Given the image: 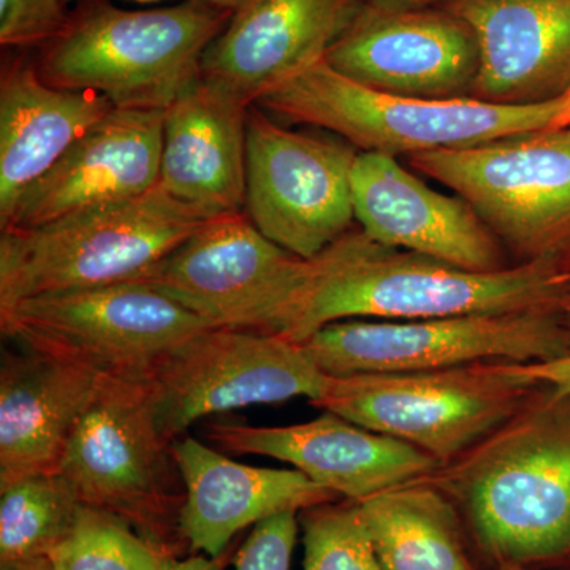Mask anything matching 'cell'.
Returning <instances> with one entry per match:
<instances>
[{"label":"cell","instance_id":"6da1fadb","mask_svg":"<svg viewBox=\"0 0 570 570\" xmlns=\"http://www.w3.org/2000/svg\"><path fill=\"white\" fill-rule=\"evenodd\" d=\"M501 566L570 554V396L539 385L489 436L423 478Z\"/></svg>","mask_w":570,"mask_h":570},{"label":"cell","instance_id":"7a4b0ae2","mask_svg":"<svg viewBox=\"0 0 570 570\" xmlns=\"http://www.w3.org/2000/svg\"><path fill=\"white\" fill-rule=\"evenodd\" d=\"M564 261L521 262L498 272H469L351 230L309 261V279L284 337L305 343L352 318L423 321L464 314L560 309L568 296Z\"/></svg>","mask_w":570,"mask_h":570},{"label":"cell","instance_id":"3957f363","mask_svg":"<svg viewBox=\"0 0 570 570\" xmlns=\"http://www.w3.org/2000/svg\"><path fill=\"white\" fill-rule=\"evenodd\" d=\"M232 14L200 0L149 10L82 0L37 67L55 88L100 94L115 108L165 111L200 80L205 52Z\"/></svg>","mask_w":570,"mask_h":570},{"label":"cell","instance_id":"277c9868","mask_svg":"<svg viewBox=\"0 0 570 570\" xmlns=\"http://www.w3.org/2000/svg\"><path fill=\"white\" fill-rule=\"evenodd\" d=\"M258 107L340 135L365 153L414 156L468 148L509 135L564 126L568 99L532 105L475 97L423 99L367 88L324 61L266 92Z\"/></svg>","mask_w":570,"mask_h":570},{"label":"cell","instance_id":"5b68a950","mask_svg":"<svg viewBox=\"0 0 570 570\" xmlns=\"http://www.w3.org/2000/svg\"><path fill=\"white\" fill-rule=\"evenodd\" d=\"M212 217L159 186L0 235V311L51 292L135 283Z\"/></svg>","mask_w":570,"mask_h":570},{"label":"cell","instance_id":"8992f818","mask_svg":"<svg viewBox=\"0 0 570 570\" xmlns=\"http://www.w3.org/2000/svg\"><path fill=\"white\" fill-rule=\"evenodd\" d=\"M539 387L521 363L326 376L316 407L400 439L445 464L508 422Z\"/></svg>","mask_w":570,"mask_h":570},{"label":"cell","instance_id":"52a82bcc","mask_svg":"<svg viewBox=\"0 0 570 570\" xmlns=\"http://www.w3.org/2000/svg\"><path fill=\"white\" fill-rule=\"evenodd\" d=\"M59 472L82 504L126 520L164 554H176L184 494L149 379L99 377Z\"/></svg>","mask_w":570,"mask_h":570},{"label":"cell","instance_id":"ba28073f","mask_svg":"<svg viewBox=\"0 0 570 570\" xmlns=\"http://www.w3.org/2000/svg\"><path fill=\"white\" fill-rule=\"evenodd\" d=\"M3 335L97 377L149 379L202 330L200 317L148 285L51 292L0 311Z\"/></svg>","mask_w":570,"mask_h":570},{"label":"cell","instance_id":"9c48e42d","mask_svg":"<svg viewBox=\"0 0 570 570\" xmlns=\"http://www.w3.org/2000/svg\"><path fill=\"white\" fill-rule=\"evenodd\" d=\"M407 159L466 200L521 262L570 257V124Z\"/></svg>","mask_w":570,"mask_h":570},{"label":"cell","instance_id":"30bf717a","mask_svg":"<svg viewBox=\"0 0 570 570\" xmlns=\"http://www.w3.org/2000/svg\"><path fill=\"white\" fill-rule=\"evenodd\" d=\"M325 376L415 373L485 362L539 363L570 355L558 309L464 314L423 321H352L302 343Z\"/></svg>","mask_w":570,"mask_h":570},{"label":"cell","instance_id":"8fae6325","mask_svg":"<svg viewBox=\"0 0 570 570\" xmlns=\"http://www.w3.org/2000/svg\"><path fill=\"white\" fill-rule=\"evenodd\" d=\"M309 279V261L266 238L247 214L206 220L135 283L148 285L212 328L284 336Z\"/></svg>","mask_w":570,"mask_h":570},{"label":"cell","instance_id":"7c38bea8","mask_svg":"<svg viewBox=\"0 0 570 570\" xmlns=\"http://www.w3.org/2000/svg\"><path fill=\"white\" fill-rule=\"evenodd\" d=\"M347 142L285 129L258 105L247 115V217L277 246L311 258L352 230V170Z\"/></svg>","mask_w":570,"mask_h":570},{"label":"cell","instance_id":"4fadbf2b","mask_svg":"<svg viewBox=\"0 0 570 570\" xmlns=\"http://www.w3.org/2000/svg\"><path fill=\"white\" fill-rule=\"evenodd\" d=\"M325 374L302 344L275 333L206 328L175 348L149 377L165 441L198 420L255 404L321 395Z\"/></svg>","mask_w":570,"mask_h":570},{"label":"cell","instance_id":"5bb4252c","mask_svg":"<svg viewBox=\"0 0 570 570\" xmlns=\"http://www.w3.org/2000/svg\"><path fill=\"white\" fill-rule=\"evenodd\" d=\"M325 61L367 88L423 97H471L479 70L474 32L445 10L366 6Z\"/></svg>","mask_w":570,"mask_h":570},{"label":"cell","instance_id":"9a60e30c","mask_svg":"<svg viewBox=\"0 0 570 570\" xmlns=\"http://www.w3.org/2000/svg\"><path fill=\"white\" fill-rule=\"evenodd\" d=\"M206 430L208 438L228 452L284 461L317 485L355 502L426 478L441 466L414 445L328 411L298 425L212 422Z\"/></svg>","mask_w":570,"mask_h":570},{"label":"cell","instance_id":"2e32d148","mask_svg":"<svg viewBox=\"0 0 570 570\" xmlns=\"http://www.w3.org/2000/svg\"><path fill=\"white\" fill-rule=\"evenodd\" d=\"M355 220L381 245L469 272L508 268L501 242L466 200L431 189L381 153L358 151L352 170Z\"/></svg>","mask_w":570,"mask_h":570},{"label":"cell","instance_id":"e0dca14e","mask_svg":"<svg viewBox=\"0 0 570 570\" xmlns=\"http://www.w3.org/2000/svg\"><path fill=\"white\" fill-rule=\"evenodd\" d=\"M366 0H246L202 61V77L247 105L324 61Z\"/></svg>","mask_w":570,"mask_h":570},{"label":"cell","instance_id":"ac0fdd59","mask_svg":"<svg viewBox=\"0 0 570 570\" xmlns=\"http://www.w3.org/2000/svg\"><path fill=\"white\" fill-rule=\"evenodd\" d=\"M164 121V110L112 108L22 195L0 230L50 224L149 193L159 186Z\"/></svg>","mask_w":570,"mask_h":570},{"label":"cell","instance_id":"d6986e66","mask_svg":"<svg viewBox=\"0 0 570 570\" xmlns=\"http://www.w3.org/2000/svg\"><path fill=\"white\" fill-rule=\"evenodd\" d=\"M479 48L471 97L532 105L570 94V0H450Z\"/></svg>","mask_w":570,"mask_h":570},{"label":"cell","instance_id":"ffe728a7","mask_svg":"<svg viewBox=\"0 0 570 570\" xmlns=\"http://www.w3.org/2000/svg\"><path fill=\"white\" fill-rule=\"evenodd\" d=\"M170 450L184 485L179 534L206 557L227 553L235 534L269 517L340 498L296 469L247 466L190 436Z\"/></svg>","mask_w":570,"mask_h":570},{"label":"cell","instance_id":"44dd1931","mask_svg":"<svg viewBox=\"0 0 570 570\" xmlns=\"http://www.w3.org/2000/svg\"><path fill=\"white\" fill-rule=\"evenodd\" d=\"M250 107L204 77L190 86L165 110L160 189L209 217L242 212Z\"/></svg>","mask_w":570,"mask_h":570},{"label":"cell","instance_id":"7402d4cb","mask_svg":"<svg viewBox=\"0 0 570 570\" xmlns=\"http://www.w3.org/2000/svg\"><path fill=\"white\" fill-rule=\"evenodd\" d=\"M112 108L100 94L48 85L37 62L17 58L6 63L0 80V225Z\"/></svg>","mask_w":570,"mask_h":570},{"label":"cell","instance_id":"603a6c76","mask_svg":"<svg viewBox=\"0 0 570 570\" xmlns=\"http://www.w3.org/2000/svg\"><path fill=\"white\" fill-rule=\"evenodd\" d=\"M99 377L28 351L0 367V487L59 472L63 453Z\"/></svg>","mask_w":570,"mask_h":570},{"label":"cell","instance_id":"cb8c5ba5","mask_svg":"<svg viewBox=\"0 0 570 570\" xmlns=\"http://www.w3.org/2000/svg\"><path fill=\"white\" fill-rule=\"evenodd\" d=\"M384 570H475L459 509L419 479L358 502Z\"/></svg>","mask_w":570,"mask_h":570},{"label":"cell","instance_id":"d4e9b609","mask_svg":"<svg viewBox=\"0 0 570 570\" xmlns=\"http://www.w3.org/2000/svg\"><path fill=\"white\" fill-rule=\"evenodd\" d=\"M82 508L61 472H40L0 487V564L47 558Z\"/></svg>","mask_w":570,"mask_h":570},{"label":"cell","instance_id":"484cf974","mask_svg":"<svg viewBox=\"0 0 570 570\" xmlns=\"http://www.w3.org/2000/svg\"><path fill=\"white\" fill-rule=\"evenodd\" d=\"M163 557L126 520L82 504L73 528L47 560L51 570H157Z\"/></svg>","mask_w":570,"mask_h":570},{"label":"cell","instance_id":"4316f807","mask_svg":"<svg viewBox=\"0 0 570 570\" xmlns=\"http://www.w3.org/2000/svg\"><path fill=\"white\" fill-rule=\"evenodd\" d=\"M303 570H384L358 502H326L299 512Z\"/></svg>","mask_w":570,"mask_h":570},{"label":"cell","instance_id":"83f0119b","mask_svg":"<svg viewBox=\"0 0 570 570\" xmlns=\"http://www.w3.org/2000/svg\"><path fill=\"white\" fill-rule=\"evenodd\" d=\"M67 0H0L3 48H43L58 39L70 21Z\"/></svg>","mask_w":570,"mask_h":570},{"label":"cell","instance_id":"f1b7e54d","mask_svg":"<svg viewBox=\"0 0 570 570\" xmlns=\"http://www.w3.org/2000/svg\"><path fill=\"white\" fill-rule=\"evenodd\" d=\"M299 512L287 510L254 524L235 558L236 570H291Z\"/></svg>","mask_w":570,"mask_h":570},{"label":"cell","instance_id":"f546056e","mask_svg":"<svg viewBox=\"0 0 570 570\" xmlns=\"http://www.w3.org/2000/svg\"><path fill=\"white\" fill-rule=\"evenodd\" d=\"M521 370L539 385H547L570 396V355L549 362L521 363Z\"/></svg>","mask_w":570,"mask_h":570},{"label":"cell","instance_id":"4dcf8cb0","mask_svg":"<svg viewBox=\"0 0 570 570\" xmlns=\"http://www.w3.org/2000/svg\"><path fill=\"white\" fill-rule=\"evenodd\" d=\"M225 561H227V553L216 558L198 554L184 560H179L176 554H165L157 570H224Z\"/></svg>","mask_w":570,"mask_h":570},{"label":"cell","instance_id":"1f68e13d","mask_svg":"<svg viewBox=\"0 0 570 570\" xmlns=\"http://www.w3.org/2000/svg\"><path fill=\"white\" fill-rule=\"evenodd\" d=\"M433 2L436 0H366V6L379 10H419Z\"/></svg>","mask_w":570,"mask_h":570},{"label":"cell","instance_id":"d6a6232c","mask_svg":"<svg viewBox=\"0 0 570 570\" xmlns=\"http://www.w3.org/2000/svg\"><path fill=\"white\" fill-rule=\"evenodd\" d=\"M0 570H51L47 558H37V560L7 562L0 564Z\"/></svg>","mask_w":570,"mask_h":570},{"label":"cell","instance_id":"836d02e7","mask_svg":"<svg viewBox=\"0 0 570 570\" xmlns=\"http://www.w3.org/2000/svg\"><path fill=\"white\" fill-rule=\"evenodd\" d=\"M71 2V0H67ZM138 2H153V0H138ZM200 2L214 3V6L224 7V9L236 10L246 2V0H200Z\"/></svg>","mask_w":570,"mask_h":570},{"label":"cell","instance_id":"e575fe53","mask_svg":"<svg viewBox=\"0 0 570 570\" xmlns=\"http://www.w3.org/2000/svg\"><path fill=\"white\" fill-rule=\"evenodd\" d=\"M498 570H532V569L524 568V566H512V564H509V566H501V568H498Z\"/></svg>","mask_w":570,"mask_h":570},{"label":"cell","instance_id":"d590c367","mask_svg":"<svg viewBox=\"0 0 570 570\" xmlns=\"http://www.w3.org/2000/svg\"><path fill=\"white\" fill-rule=\"evenodd\" d=\"M566 99H568V115H566L564 126H569V124H570V94L568 97H566Z\"/></svg>","mask_w":570,"mask_h":570}]
</instances>
